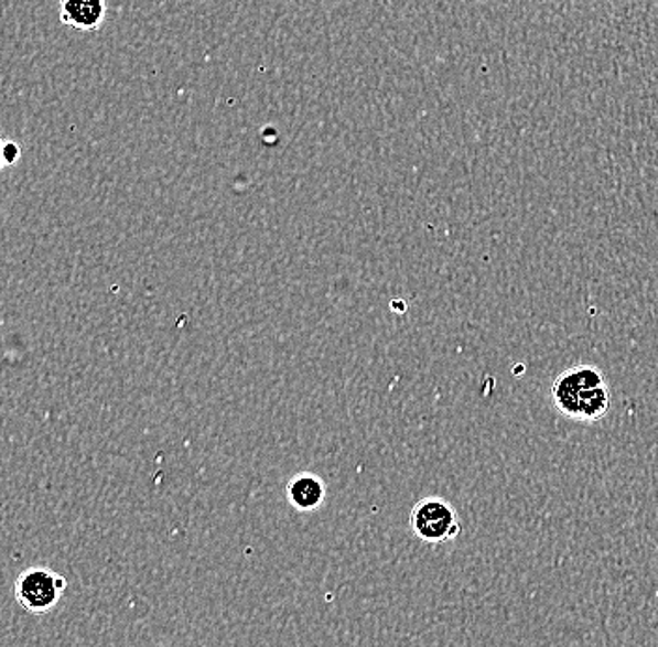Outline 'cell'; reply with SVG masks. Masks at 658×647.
Masks as SVG:
<instances>
[{"instance_id":"obj_7","label":"cell","mask_w":658,"mask_h":647,"mask_svg":"<svg viewBox=\"0 0 658 647\" xmlns=\"http://www.w3.org/2000/svg\"><path fill=\"white\" fill-rule=\"evenodd\" d=\"M2 142H4V139H0V171L7 166V163H4V155H2Z\"/></svg>"},{"instance_id":"obj_1","label":"cell","mask_w":658,"mask_h":647,"mask_svg":"<svg viewBox=\"0 0 658 647\" xmlns=\"http://www.w3.org/2000/svg\"><path fill=\"white\" fill-rule=\"evenodd\" d=\"M552 397L555 408L574 420H598L610 407L608 388L595 367L565 370L555 378Z\"/></svg>"},{"instance_id":"obj_4","label":"cell","mask_w":658,"mask_h":647,"mask_svg":"<svg viewBox=\"0 0 658 647\" xmlns=\"http://www.w3.org/2000/svg\"><path fill=\"white\" fill-rule=\"evenodd\" d=\"M327 487L321 475L300 472L287 483V499L295 511L313 513L326 502Z\"/></svg>"},{"instance_id":"obj_2","label":"cell","mask_w":658,"mask_h":647,"mask_svg":"<svg viewBox=\"0 0 658 647\" xmlns=\"http://www.w3.org/2000/svg\"><path fill=\"white\" fill-rule=\"evenodd\" d=\"M410 528L419 541L443 544L461 536L462 525L453 504L440 496L419 499L410 513Z\"/></svg>"},{"instance_id":"obj_6","label":"cell","mask_w":658,"mask_h":647,"mask_svg":"<svg viewBox=\"0 0 658 647\" xmlns=\"http://www.w3.org/2000/svg\"><path fill=\"white\" fill-rule=\"evenodd\" d=\"M2 155H4L7 166L18 165L19 160H21V147L15 141L4 139V142H2Z\"/></svg>"},{"instance_id":"obj_3","label":"cell","mask_w":658,"mask_h":647,"mask_svg":"<svg viewBox=\"0 0 658 647\" xmlns=\"http://www.w3.org/2000/svg\"><path fill=\"white\" fill-rule=\"evenodd\" d=\"M68 582L47 568H29L15 580V599L31 614H47L61 603Z\"/></svg>"},{"instance_id":"obj_5","label":"cell","mask_w":658,"mask_h":647,"mask_svg":"<svg viewBox=\"0 0 658 647\" xmlns=\"http://www.w3.org/2000/svg\"><path fill=\"white\" fill-rule=\"evenodd\" d=\"M58 13H61L62 25L75 31H98L107 15V2L105 0H61Z\"/></svg>"}]
</instances>
